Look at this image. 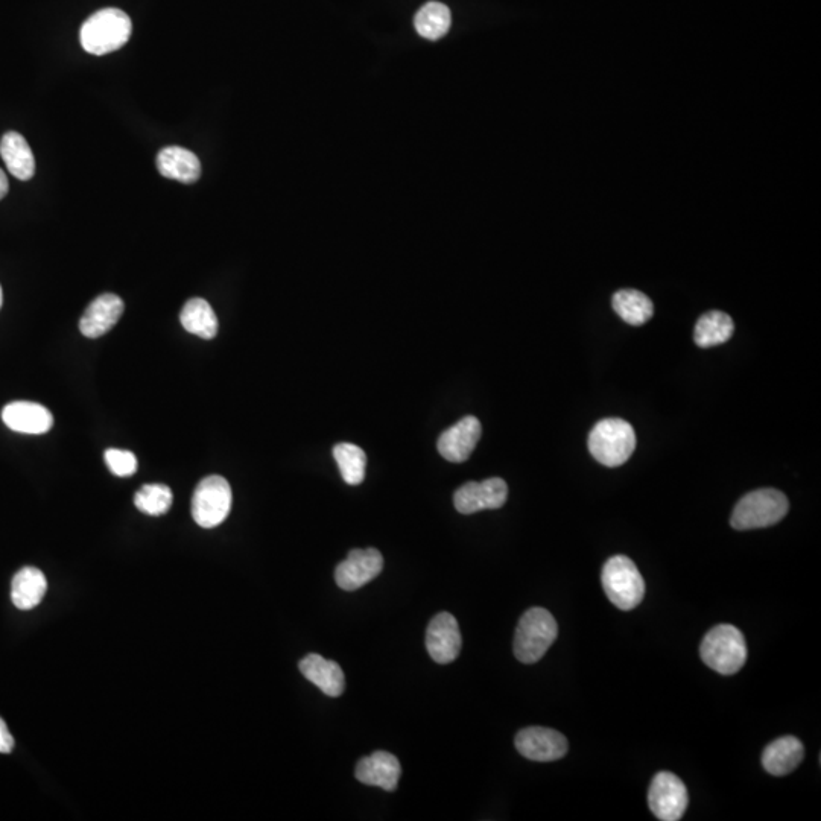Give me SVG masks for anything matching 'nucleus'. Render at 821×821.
Listing matches in <instances>:
<instances>
[{
  "label": "nucleus",
  "mask_w": 821,
  "mask_h": 821,
  "mask_svg": "<svg viewBox=\"0 0 821 821\" xmlns=\"http://www.w3.org/2000/svg\"><path fill=\"white\" fill-rule=\"evenodd\" d=\"M131 31L133 23L128 14L118 8H105L81 26V46L92 55L110 54L127 45Z\"/></svg>",
  "instance_id": "obj_1"
},
{
  "label": "nucleus",
  "mask_w": 821,
  "mask_h": 821,
  "mask_svg": "<svg viewBox=\"0 0 821 821\" xmlns=\"http://www.w3.org/2000/svg\"><path fill=\"white\" fill-rule=\"evenodd\" d=\"M558 636L554 616L542 607H533L520 618L514 634V656L519 662H539Z\"/></svg>",
  "instance_id": "obj_2"
},
{
  "label": "nucleus",
  "mask_w": 821,
  "mask_h": 821,
  "mask_svg": "<svg viewBox=\"0 0 821 821\" xmlns=\"http://www.w3.org/2000/svg\"><path fill=\"white\" fill-rule=\"evenodd\" d=\"M700 654L709 668L723 676H732L742 669L747 660L744 634L735 625H717L704 636Z\"/></svg>",
  "instance_id": "obj_3"
},
{
  "label": "nucleus",
  "mask_w": 821,
  "mask_h": 821,
  "mask_svg": "<svg viewBox=\"0 0 821 821\" xmlns=\"http://www.w3.org/2000/svg\"><path fill=\"white\" fill-rule=\"evenodd\" d=\"M788 510L790 502L779 490H755L736 504L730 524L739 531L771 527L779 524L787 516Z\"/></svg>",
  "instance_id": "obj_4"
},
{
  "label": "nucleus",
  "mask_w": 821,
  "mask_h": 821,
  "mask_svg": "<svg viewBox=\"0 0 821 821\" xmlns=\"http://www.w3.org/2000/svg\"><path fill=\"white\" fill-rule=\"evenodd\" d=\"M636 449L633 426L621 419H604L593 426L589 451L598 463L618 467L627 463Z\"/></svg>",
  "instance_id": "obj_5"
},
{
  "label": "nucleus",
  "mask_w": 821,
  "mask_h": 821,
  "mask_svg": "<svg viewBox=\"0 0 821 821\" xmlns=\"http://www.w3.org/2000/svg\"><path fill=\"white\" fill-rule=\"evenodd\" d=\"M601 581L607 598L618 609L633 610L644 600V578L633 560L625 555H615L607 560Z\"/></svg>",
  "instance_id": "obj_6"
},
{
  "label": "nucleus",
  "mask_w": 821,
  "mask_h": 821,
  "mask_svg": "<svg viewBox=\"0 0 821 821\" xmlns=\"http://www.w3.org/2000/svg\"><path fill=\"white\" fill-rule=\"evenodd\" d=\"M232 487L222 476L212 475L204 478L195 489L192 498V517L201 528L218 527L232 510Z\"/></svg>",
  "instance_id": "obj_7"
},
{
  "label": "nucleus",
  "mask_w": 821,
  "mask_h": 821,
  "mask_svg": "<svg viewBox=\"0 0 821 821\" xmlns=\"http://www.w3.org/2000/svg\"><path fill=\"white\" fill-rule=\"evenodd\" d=\"M688 803L685 783L676 774L660 771L654 776L648 791V805L659 820H680L688 808Z\"/></svg>",
  "instance_id": "obj_8"
},
{
  "label": "nucleus",
  "mask_w": 821,
  "mask_h": 821,
  "mask_svg": "<svg viewBox=\"0 0 821 821\" xmlns=\"http://www.w3.org/2000/svg\"><path fill=\"white\" fill-rule=\"evenodd\" d=\"M384 569V557L375 548L353 549L335 569V581L347 592H355L375 580Z\"/></svg>",
  "instance_id": "obj_9"
},
{
  "label": "nucleus",
  "mask_w": 821,
  "mask_h": 821,
  "mask_svg": "<svg viewBox=\"0 0 821 821\" xmlns=\"http://www.w3.org/2000/svg\"><path fill=\"white\" fill-rule=\"evenodd\" d=\"M507 498V482L502 478H490L461 485L455 492L454 504L458 513L473 514L482 510H498Z\"/></svg>",
  "instance_id": "obj_10"
},
{
  "label": "nucleus",
  "mask_w": 821,
  "mask_h": 821,
  "mask_svg": "<svg viewBox=\"0 0 821 821\" xmlns=\"http://www.w3.org/2000/svg\"><path fill=\"white\" fill-rule=\"evenodd\" d=\"M516 749L534 762H552L568 753V739L557 730L527 727L516 735Z\"/></svg>",
  "instance_id": "obj_11"
},
{
  "label": "nucleus",
  "mask_w": 821,
  "mask_h": 821,
  "mask_svg": "<svg viewBox=\"0 0 821 821\" xmlns=\"http://www.w3.org/2000/svg\"><path fill=\"white\" fill-rule=\"evenodd\" d=\"M461 645L463 639L454 615L443 612L434 616L426 631V648L431 659L440 665L454 662L460 656Z\"/></svg>",
  "instance_id": "obj_12"
},
{
  "label": "nucleus",
  "mask_w": 821,
  "mask_h": 821,
  "mask_svg": "<svg viewBox=\"0 0 821 821\" xmlns=\"http://www.w3.org/2000/svg\"><path fill=\"white\" fill-rule=\"evenodd\" d=\"M481 423L476 417L467 416L444 431L438 438V452L444 460L451 463H464L475 451L481 438Z\"/></svg>",
  "instance_id": "obj_13"
},
{
  "label": "nucleus",
  "mask_w": 821,
  "mask_h": 821,
  "mask_svg": "<svg viewBox=\"0 0 821 821\" xmlns=\"http://www.w3.org/2000/svg\"><path fill=\"white\" fill-rule=\"evenodd\" d=\"M2 420L11 431L28 435L46 434L54 426V417L48 408L25 400L8 403L2 409Z\"/></svg>",
  "instance_id": "obj_14"
},
{
  "label": "nucleus",
  "mask_w": 821,
  "mask_h": 821,
  "mask_svg": "<svg viewBox=\"0 0 821 821\" xmlns=\"http://www.w3.org/2000/svg\"><path fill=\"white\" fill-rule=\"evenodd\" d=\"M125 305L122 298L116 294H102L90 303L80 321V330L84 337H102L110 332L121 320Z\"/></svg>",
  "instance_id": "obj_15"
},
{
  "label": "nucleus",
  "mask_w": 821,
  "mask_h": 821,
  "mask_svg": "<svg viewBox=\"0 0 821 821\" xmlns=\"http://www.w3.org/2000/svg\"><path fill=\"white\" fill-rule=\"evenodd\" d=\"M400 767L399 759L388 752H375L373 755L362 758L356 764L355 776L359 782L368 787H379L385 791H396L399 785Z\"/></svg>",
  "instance_id": "obj_16"
},
{
  "label": "nucleus",
  "mask_w": 821,
  "mask_h": 821,
  "mask_svg": "<svg viewBox=\"0 0 821 821\" xmlns=\"http://www.w3.org/2000/svg\"><path fill=\"white\" fill-rule=\"evenodd\" d=\"M298 666L303 676L318 686L324 694L329 697L343 695L344 688H346V677L337 662L324 659L320 654H308Z\"/></svg>",
  "instance_id": "obj_17"
},
{
  "label": "nucleus",
  "mask_w": 821,
  "mask_h": 821,
  "mask_svg": "<svg viewBox=\"0 0 821 821\" xmlns=\"http://www.w3.org/2000/svg\"><path fill=\"white\" fill-rule=\"evenodd\" d=\"M156 162L160 174L169 180H177L184 184H192L200 180V159L189 149L181 148V146H168L160 151Z\"/></svg>",
  "instance_id": "obj_18"
},
{
  "label": "nucleus",
  "mask_w": 821,
  "mask_h": 821,
  "mask_svg": "<svg viewBox=\"0 0 821 821\" xmlns=\"http://www.w3.org/2000/svg\"><path fill=\"white\" fill-rule=\"evenodd\" d=\"M805 756V749L796 736H783L767 745L762 755V765L771 776H787L793 773Z\"/></svg>",
  "instance_id": "obj_19"
},
{
  "label": "nucleus",
  "mask_w": 821,
  "mask_h": 821,
  "mask_svg": "<svg viewBox=\"0 0 821 821\" xmlns=\"http://www.w3.org/2000/svg\"><path fill=\"white\" fill-rule=\"evenodd\" d=\"M46 590L48 581L45 574L40 569L28 566L14 575L11 583V600L17 609L31 610L42 603Z\"/></svg>",
  "instance_id": "obj_20"
},
{
  "label": "nucleus",
  "mask_w": 821,
  "mask_h": 821,
  "mask_svg": "<svg viewBox=\"0 0 821 821\" xmlns=\"http://www.w3.org/2000/svg\"><path fill=\"white\" fill-rule=\"evenodd\" d=\"M0 156L14 177L22 181L31 180L34 177V154L22 134L16 131L5 134L0 140Z\"/></svg>",
  "instance_id": "obj_21"
},
{
  "label": "nucleus",
  "mask_w": 821,
  "mask_h": 821,
  "mask_svg": "<svg viewBox=\"0 0 821 821\" xmlns=\"http://www.w3.org/2000/svg\"><path fill=\"white\" fill-rule=\"evenodd\" d=\"M180 321L184 330H188L189 333L203 340H212L218 333V318L212 306L204 298L189 300L181 309Z\"/></svg>",
  "instance_id": "obj_22"
},
{
  "label": "nucleus",
  "mask_w": 821,
  "mask_h": 821,
  "mask_svg": "<svg viewBox=\"0 0 821 821\" xmlns=\"http://www.w3.org/2000/svg\"><path fill=\"white\" fill-rule=\"evenodd\" d=\"M612 305L616 314L630 326H642L650 321L654 314L650 297L636 289H621L616 292L612 298Z\"/></svg>",
  "instance_id": "obj_23"
},
{
  "label": "nucleus",
  "mask_w": 821,
  "mask_h": 821,
  "mask_svg": "<svg viewBox=\"0 0 821 821\" xmlns=\"http://www.w3.org/2000/svg\"><path fill=\"white\" fill-rule=\"evenodd\" d=\"M733 320L721 311L707 312L701 315L695 326L694 341L701 349L720 346L732 338Z\"/></svg>",
  "instance_id": "obj_24"
},
{
  "label": "nucleus",
  "mask_w": 821,
  "mask_h": 821,
  "mask_svg": "<svg viewBox=\"0 0 821 821\" xmlns=\"http://www.w3.org/2000/svg\"><path fill=\"white\" fill-rule=\"evenodd\" d=\"M451 10L441 2H428L420 8L414 19V26L423 39L435 40L443 39L447 31L451 29Z\"/></svg>",
  "instance_id": "obj_25"
},
{
  "label": "nucleus",
  "mask_w": 821,
  "mask_h": 821,
  "mask_svg": "<svg viewBox=\"0 0 821 821\" xmlns=\"http://www.w3.org/2000/svg\"><path fill=\"white\" fill-rule=\"evenodd\" d=\"M333 457L340 467L341 476L349 485H359L365 479L367 455L361 447L350 443H340L333 447Z\"/></svg>",
  "instance_id": "obj_26"
},
{
  "label": "nucleus",
  "mask_w": 821,
  "mask_h": 821,
  "mask_svg": "<svg viewBox=\"0 0 821 821\" xmlns=\"http://www.w3.org/2000/svg\"><path fill=\"white\" fill-rule=\"evenodd\" d=\"M174 495L168 485L146 484L134 496V504L148 516H162L169 511Z\"/></svg>",
  "instance_id": "obj_27"
},
{
  "label": "nucleus",
  "mask_w": 821,
  "mask_h": 821,
  "mask_svg": "<svg viewBox=\"0 0 821 821\" xmlns=\"http://www.w3.org/2000/svg\"><path fill=\"white\" fill-rule=\"evenodd\" d=\"M105 463L111 473L121 478L133 476L137 472V458L133 452L122 449H107L104 454Z\"/></svg>",
  "instance_id": "obj_28"
},
{
  "label": "nucleus",
  "mask_w": 821,
  "mask_h": 821,
  "mask_svg": "<svg viewBox=\"0 0 821 821\" xmlns=\"http://www.w3.org/2000/svg\"><path fill=\"white\" fill-rule=\"evenodd\" d=\"M14 749V738L11 736L5 721L0 718V753H11Z\"/></svg>",
  "instance_id": "obj_29"
},
{
  "label": "nucleus",
  "mask_w": 821,
  "mask_h": 821,
  "mask_svg": "<svg viewBox=\"0 0 821 821\" xmlns=\"http://www.w3.org/2000/svg\"><path fill=\"white\" fill-rule=\"evenodd\" d=\"M8 188H10V183H8L7 175L0 169V200L7 197Z\"/></svg>",
  "instance_id": "obj_30"
},
{
  "label": "nucleus",
  "mask_w": 821,
  "mask_h": 821,
  "mask_svg": "<svg viewBox=\"0 0 821 821\" xmlns=\"http://www.w3.org/2000/svg\"><path fill=\"white\" fill-rule=\"evenodd\" d=\"M2 303H4V292H2V286H0V308H2Z\"/></svg>",
  "instance_id": "obj_31"
}]
</instances>
